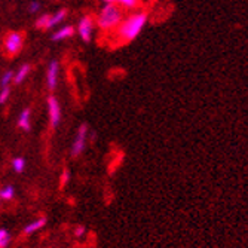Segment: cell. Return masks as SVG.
Instances as JSON below:
<instances>
[{
  "instance_id": "cell-1",
  "label": "cell",
  "mask_w": 248,
  "mask_h": 248,
  "mask_svg": "<svg viewBox=\"0 0 248 248\" xmlns=\"http://www.w3.org/2000/svg\"><path fill=\"white\" fill-rule=\"evenodd\" d=\"M147 22V15L144 12H137L131 16H128L124 22L118 26V36L119 39H122L124 42H129L134 40L140 34V31L143 30V27Z\"/></svg>"
},
{
  "instance_id": "cell-10",
  "label": "cell",
  "mask_w": 248,
  "mask_h": 248,
  "mask_svg": "<svg viewBox=\"0 0 248 248\" xmlns=\"http://www.w3.org/2000/svg\"><path fill=\"white\" fill-rule=\"evenodd\" d=\"M18 126L24 131H30V108L22 110V113L19 115V119H18Z\"/></svg>"
},
{
  "instance_id": "cell-2",
  "label": "cell",
  "mask_w": 248,
  "mask_h": 248,
  "mask_svg": "<svg viewBox=\"0 0 248 248\" xmlns=\"http://www.w3.org/2000/svg\"><path fill=\"white\" fill-rule=\"evenodd\" d=\"M121 22H122V11L113 3H106V6L98 14V27L101 30H111L116 29Z\"/></svg>"
},
{
  "instance_id": "cell-11",
  "label": "cell",
  "mask_w": 248,
  "mask_h": 248,
  "mask_svg": "<svg viewBox=\"0 0 248 248\" xmlns=\"http://www.w3.org/2000/svg\"><path fill=\"white\" fill-rule=\"evenodd\" d=\"M106 3H113V5H121L124 8L132 9L139 5V0H103Z\"/></svg>"
},
{
  "instance_id": "cell-6",
  "label": "cell",
  "mask_w": 248,
  "mask_h": 248,
  "mask_svg": "<svg viewBox=\"0 0 248 248\" xmlns=\"http://www.w3.org/2000/svg\"><path fill=\"white\" fill-rule=\"evenodd\" d=\"M48 110H49L51 125H52V128H57L60 121H61V107H60V103L55 97L48 98Z\"/></svg>"
},
{
  "instance_id": "cell-5",
  "label": "cell",
  "mask_w": 248,
  "mask_h": 248,
  "mask_svg": "<svg viewBox=\"0 0 248 248\" xmlns=\"http://www.w3.org/2000/svg\"><path fill=\"white\" fill-rule=\"evenodd\" d=\"M93 29H94V21L91 16H83L79 21V34L82 37L83 42H89L93 36Z\"/></svg>"
},
{
  "instance_id": "cell-17",
  "label": "cell",
  "mask_w": 248,
  "mask_h": 248,
  "mask_svg": "<svg viewBox=\"0 0 248 248\" xmlns=\"http://www.w3.org/2000/svg\"><path fill=\"white\" fill-rule=\"evenodd\" d=\"M11 241V235L6 229H0V248H6Z\"/></svg>"
},
{
  "instance_id": "cell-21",
  "label": "cell",
  "mask_w": 248,
  "mask_h": 248,
  "mask_svg": "<svg viewBox=\"0 0 248 248\" xmlns=\"http://www.w3.org/2000/svg\"><path fill=\"white\" fill-rule=\"evenodd\" d=\"M69 177H70L69 170H64V172H62V182H61V185H62V186H64L67 182H69Z\"/></svg>"
},
{
  "instance_id": "cell-22",
  "label": "cell",
  "mask_w": 248,
  "mask_h": 248,
  "mask_svg": "<svg viewBox=\"0 0 248 248\" xmlns=\"http://www.w3.org/2000/svg\"><path fill=\"white\" fill-rule=\"evenodd\" d=\"M85 232H86L85 228H83V226H79V228L75 231V235H76V238H82V236L85 235Z\"/></svg>"
},
{
  "instance_id": "cell-4",
  "label": "cell",
  "mask_w": 248,
  "mask_h": 248,
  "mask_svg": "<svg viewBox=\"0 0 248 248\" xmlns=\"http://www.w3.org/2000/svg\"><path fill=\"white\" fill-rule=\"evenodd\" d=\"M86 135H88V125L83 124V125H80V128L78 131V135H76L73 147H72V155L73 156H79L83 152L85 144H86Z\"/></svg>"
},
{
  "instance_id": "cell-3",
  "label": "cell",
  "mask_w": 248,
  "mask_h": 248,
  "mask_svg": "<svg viewBox=\"0 0 248 248\" xmlns=\"http://www.w3.org/2000/svg\"><path fill=\"white\" fill-rule=\"evenodd\" d=\"M22 48V34L19 31H11L5 40V51L9 57L16 55Z\"/></svg>"
},
{
  "instance_id": "cell-19",
  "label": "cell",
  "mask_w": 248,
  "mask_h": 248,
  "mask_svg": "<svg viewBox=\"0 0 248 248\" xmlns=\"http://www.w3.org/2000/svg\"><path fill=\"white\" fill-rule=\"evenodd\" d=\"M12 78H14V73H12L11 70H9V72H6V73L2 76V80H0V83H2V88H3V86H8V85L11 83Z\"/></svg>"
},
{
  "instance_id": "cell-9",
  "label": "cell",
  "mask_w": 248,
  "mask_h": 248,
  "mask_svg": "<svg viewBox=\"0 0 248 248\" xmlns=\"http://www.w3.org/2000/svg\"><path fill=\"white\" fill-rule=\"evenodd\" d=\"M73 33H75V29H73L72 26H65V27H62V29H60V30L52 36V40L58 42V40L67 39V37L73 36Z\"/></svg>"
},
{
  "instance_id": "cell-7",
  "label": "cell",
  "mask_w": 248,
  "mask_h": 248,
  "mask_svg": "<svg viewBox=\"0 0 248 248\" xmlns=\"http://www.w3.org/2000/svg\"><path fill=\"white\" fill-rule=\"evenodd\" d=\"M58 61H51L48 65V75H46V80H48V88L49 89H55L57 82H58Z\"/></svg>"
},
{
  "instance_id": "cell-15",
  "label": "cell",
  "mask_w": 248,
  "mask_h": 248,
  "mask_svg": "<svg viewBox=\"0 0 248 248\" xmlns=\"http://www.w3.org/2000/svg\"><path fill=\"white\" fill-rule=\"evenodd\" d=\"M49 19H51V15H48V14L42 15L36 21V27H39V29H49Z\"/></svg>"
},
{
  "instance_id": "cell-18",
  "label": "cell",
  "mask_w": 248,
  "mask_h": 248,
  "mask_svg": "<svg viewBox=\"0 0 248 248\" xmlns=\"http://www.w3.org/2000/svg\"><path fill=\"white\" fill-rule=\"evenodd\" d=\"M9 94H11V89L8 86H3L2 91H0V104H5L6 100L9 98Z\"/></svg>"
},
{
  "instance_id": "cell-20",
  "label": "cell",
  "mask_w": 248,
  "mask_h": 248,
  "mask_svg": "<svg viewBox=\"0 0 248 248\" xmlns=\"http://www.w3.org/2000/svg\"><path fill=\"white\" fill-rule=\"evenodd\" d=\"M39 9H40V3H39V2H31L30 6H29V12H30V14H34V12H37Z\"/></svg>"
},
{
  "instance_id": "cell-16",
  "label": "cell",
  "mask_w": 248,
  "mask_h": 248,
  "mask_svg": "<svg viewBox=\"0 0 248 248\" xmlns=\"http://www.w3.org/2000/svg\"><path fill=\"white\" fill-rule=\"evenodd\" d=\"M12 167H14L15 172H22L26 168V161L22 159V157H15V159L12 161Z\"/></svg>"
},
{
  "instance_id": "cell-8",
  "label": "cell",
  "mask_w": 248,
  "mask_h": 248,
  "mask_svg": "<svg viewBox=\"0 0 248 248\" xmlns=\"http://www.w3.org/2000/svg\"><path fill=\"white\" fill-rule=\"evenodd\" d=\"M45 224H46V218H45V217L37 218V220H34L33 223H30L29 226H26V228H24V233L31 235V233H34L36 231L42 229V228L45 226Z\"/></svg>"
},
{
  "instance_id": "cell-13",
  "label": "cell",
  "mask_w": 248,
  "mask_h": 248,
  "mask_svg": "<svg viewBox=\"0 0 248 248\" xmlns=\"http://www.w3.org/2000/svg\"><path fill=\"white\" fill-rule=\"evenodd\" d=\"M65 15H67V11L65 9H61L57 14H54L51 16V19H49V27H54L57 24H61V22L64 21V18H65Z\"/></svg>"
},
{
  "instance_id": "cell-14",
  "label": "cell",
  "mask_w": 248,
  "mask_h": 248,
  "mask_svg": "<svg viewBox=\"0 0 248 248\" xmlns=\"http://www.w3.org/2000/svg\"><path fill=\"white\" fill-rule=\"evenodd\" d=\"M14 195H15V189H14V186H5L2 190H0V198L5 199V201L12 199V198H14Z\"/></svg>"
},
{
  "instance_id": "cell-12",
  "label": "cell",
  "mask_w": 248,
  "mask_h": 248,
  "mask_svg": "<svg viewBox=\"0 0 248 248\" xmlns=\"http://www.w3.org/2000/svg\"><path fill=\"white\" fill-rule=\"evenodd\" d=\"M29 72H30V65H29V64L21 65V67H19V70L15 73V83H21L22 80L26 79V76L29 75Z\"/></svg>"
}]
</instances>
